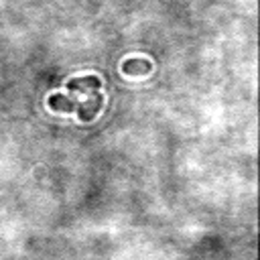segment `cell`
I'll use <instances>...</instances> for the list:
<instances>
[{"label":"cell","mask_w":260,"mask_h":260,"mask_svg":"<svg viewBox=\"0 0 260 260\" xmlns=\"http://www.w3.org/2000/svg\"><path fill=\"white\" fill-rule=\"evenodd\" d=\"M102 104H104V95L93 89L87 93L85 100H77V106H75V112H77V118L83 120V122H89L95 118V114L102 110Z\"/></svg>","instance_id":"6da1fadb"},{"label":"cell","mask_w":260,"mask_h":260,"mask_svg":"<svg viewBox=\"0 0 260 260\" xmlns=\"http://www.w3.org/2000/svg\"><path fill=\"white\" fill-rule=\"evenodd\" d=\"M100 85H102L100 77H95V75H85V77H73V79L67 83V89H69V93H71L73 98H77V93L87 95L89 91L100 89Z\"/></svg>","instance_id":"7a4b0ae2"},{"label":"cell","mask_w":260,"mask_h":260,"mask_svg":"<svg viewBox=\"0 0 260 260\" xmlns=\"http://www.w3.org/2000/svg\"><path fill=\"white\" fill-rule=\"evenodd\" d=\"M150 69H152V63L148 59H142V57H138V59H126L122 63V71L126 75H144V73H150Z\"/></svg>","instance_id":"3957f363"},{"label":"cell","mask_w":260,"mask_h":260,"mask_svg":"<svg viewBox=\"0 0 260 260\" xmlns=\"http://www.w3.org/2000/svg\"><path fill=\"white\" fill-rule=\"evenodd\" d=\"M77 106V98L73 95H63V93H55L49 98V108L55 112H73Z\"/></svg>","instance_id":"277c9868"}]
</instances>
